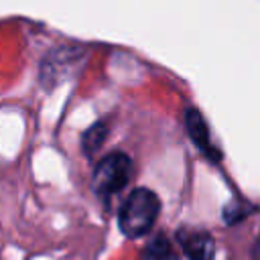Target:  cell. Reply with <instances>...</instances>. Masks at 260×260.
I'll return each instance as SVG.
<instances>
[{"mask_svg": "<svg viewBox=\"0 0 260 260\" xmlns=\"http://www.w3.org/2000/svg\"><path fill=\"white\" fill-rule=\"evenodd\" d=\"M177 240H179V246H181L183 254L189 260H213L215 242H213L211 234H207L203 230L183 228V230L177 232Z\"/></svg>", "mask_w": 260, "mask_h": 260, "instance_id": "cell-4", "label": "cell"}, {"mask_svg": "<svg viewBox=\"0 0 260 260\" xmlns=\"http://www.w3.org/2000/svg\"><path fill=\"white\" fill-rule=\"evenodd\" d=\"M160 211V201L156 197L154 191L146 189V187H138L134 189L126 201L122 203L120 211H118V225L120 232L128 238H140L146 236Z\"/></svg>", "mask_w": 260, "mask_h": 260, "instance_id": "cell-1", "label": "cell"}, {"mask_svg": "<svg viewBox=\"0 0 260 260\" xmlns=\"http://www.w3.org/2000/svg\"><path fill=\"white\" fill-rule=\"evenodd\" d=\"M244 215H246L244 203H238V201H232V203L225 205V209H223V219H225L228 223H234V221L242 219Z\"/></svg>", "mask_w": 260, "mask_h": 260, "instance_id": "cell-8", "label": "cell"}, {"mask_svg": "<svg viewBox=\"0 0 260 260\" xmlns=\"http://www.w3.org/2000/svg\"><path fill=\"white\" fill-rule=\"evenodd\" d=\"M185 128H187V134L191 138V142L209 158V160H219L221 158V152L215 148V144L211 142V136H209V128H207V122L205 118L201 116V112L197 108H189L187 114H185Z\"/></svg>", "mask_w": 260, "mask_h": 260, "instance_id": "cell-5", "label": "cell"}, {"mask_svg": "<svg viewBox=\"0 0 260 260\" xmlns=\"http://www.w3.org/2000/svg\"><path fill=\"white\" fill-rule=\"evenodd\" d=\"M106 136H108V122H106V120H100V122L91 124V126L83 132V136H81V150H83V154H85L87 158H91V156L102 148Z\"/></svg>", "mask_w": 260, "mask_h": 260, "instance_id": "cell-6", "label": "cell"}, {"mask_svg": "<svg viewBox=\"0 0 260 260\" xmlns=\"http://www.w3.org/2000/svg\"><path fill=\"white\" fill-rule=\"evenodd\" d=\"M132 175V160L128 154L116 150L98 160L91 173V189L100 197H110L122 191Z\"/></svg>", "mask_w": 260, "mask_h": 260, "instance_id": "cell-2", "label": "cell"}, {"mask_svg": "<svg viewBox=\"0 0 260 260\" xmlns=\"http://www.w3.org/2000/svg\"><path fill=\"white\" fill-rule=\"evenodd\" d=\"M142 260H179V256L175 254L171 242L165 236H156L144 246Z\"/></svg>", "mask_w": 260, "mask_h": 260, "instance_id": "cell-7", "label": "cell"}, {"mask_svg": "<svg viewBox=\"0 0 260 260\" xmlns=\"http://www.w3.org/2000/svg\"><path fill=\"white\" fill-rule=\"evenodd\" d=\"M258 258H260V242H258Z\"/></svg>", "mask_w": 260, "mask_h": 260, "instance_id": "cell-9", "label": "cell"}, {"mask_svg": "<svg viewBox=\"0 0 260 260\" xmlns=\"http://www.w3.org/2000/svg\"><path fill=\"white\" fill-rule=\"evenodd\" d=\"M83 57H85V51L81 47L65 45V47L53 49L41 61V69H39V81H41V85L45 89H53L71 71H75L79 67V63L83 61Z\"/></svg>", "mask_w": 260, "mask_h": 260, "instance_id": "cell-3", "label": "cell"}]
</instances>
